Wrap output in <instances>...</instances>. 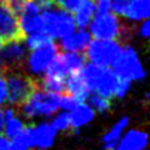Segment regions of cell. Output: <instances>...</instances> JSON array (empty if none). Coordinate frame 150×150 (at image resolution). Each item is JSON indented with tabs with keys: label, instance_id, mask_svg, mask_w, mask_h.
Returning a JSON list of instances; mask_svg holds the SVG:
<instances>
[{
	"label": "cell",
	"instance_id": "obj_12",
	"mask_svg": "<svg viewBox=\"0 0 150 150\" xmlns=\"http://www.w3.org/2000/svg\"><path fill=\"white\" fill-rule=\"evenodd\" d=\"M56 137V130L51 123H40L33 126V142L34 148L48 149L54 144Z\"/></svg>",
	"mask_w": 150,
	"mask_h": 150
},
{
	"label": "cell",
	"instance_id": "obj_21",
	"mask_svg": "<svg viewBox=\"0 0 150 150\" xmlns=\"http://www.w3.org/2000/svg\"><path fill=\"white\" fill-rule=\"evenodd\" d=\"M25 44L30 50L36 49L39 46H43L45 44L53 41V38H51L46 31H36V33H31V34L26 35L25 38Z\"/></svg>",
	"mask_w": 150,
	"mask_h": 150
},
{
	"label": "cell",
	"instance_id": "obj_5",
	"mask_svg": "<svg viewBox=\"0 0 150 150\" xmlns=\"http://www.w3.org/2000/svg\"><path fill=\"white\" fill-rule=\"evenodd\" d=\"M111 67L112 71L119 78L130 81L143 80L146 75L137 51L131 46H121V50L114 59Z\"/></svg>",
	"mask_w": 150,
	"mask_h": 150
},
{
	"label": "cell",
	"instance_id": "obj_36",
	"mask_svg": "<svg viewBox=\"0 0 150 150\" xmlns=\"http://www.w3.org/2000/svg\"><path fill=\"white\" fill-rule=\"evenodd\" d=\"M4 44H5V41L3 40V38H1V36H0V49L3 48V45H4Z\"/></svg>",
	"mask_w": 150,
	"mask_h": 150
},
{
	"label": "cell",
	"instance_id": "obj_18",
	"mask_svg": "<svg viewBox=\"0 0 150 150\" xmlns=\"http://www.w3.org/2000/svg\"><path fill=\"white\" fill-rule=\"evenodd\" d=\"M74 13L75 25L85 29L90 23L93 15L95 14V4H94L93 0H83L79 8Z\"/></svg>",
	"mask_w": 150,
	"mask_h": 150
},
{
	"label": "cell",
	"instance_id": "obj_16",
	"mask_svg": "<svg viewBox=\"0 0 150 150\" xmlns=\"http://www.w3.org/2000/svg\"><path fill=\"white\" fill-rule=\"evenodd\" d=\"M129 124V119L126 116H123L121 119H119L116 123L109 129V131L103 135L101 142H103V146L105 149H116L119 139L121 138L124 130L126 129V126Z\"/></svg>",
	"mask_w": 150,
	"mask_h": 150
},
{
	"label": "cell",
	"instance_id": "obj_22",
	"mask_svg": "<svg viewBox=\"0 0 150 150\" xmlns=\"http://www.w3.org/2000/svg\"><path fill=\"white\" fill-rule=\"evenodd\" d=\"M23 129H24V124H23L20 118L16 116V114L10 116V118H8V119H4L3 130L5 131V137L8 139L14 138L16 134L20 133Z\"/></svg>",
	"mask_w": 150,
	"mask_h": 150
},
{
	"label": "cell",
	"instance_id": "obj_10",
	"mask_svg": "<svg viewBox=\"0 0 150 150\" xmlns=\"http://www.w3.org/2000/svg\"><path fill=\"white\" fill-rule=\"evenodd\" d=\"M0 36L5 41L23 40L19 18L5 3H0Z\"/></svg>",
	"mask_w": 150,
	"mask_h": 150
},
{
	"label": "cell",
	"instance_id": "obj_35",
	"mask_svg": "<svg viewBox=\"0 0 150 150\" xmlns=\"http://www.w3.org/2000/svg\"><path fill=\"white\" fill-rule=\"evenodd\" d=\"M3 126H4V116H3V111L0 110V133L3 131Z\"/></svg>",
	"mask_w": 150,
	"mask_h": 150
},
{
	"label": "cell",
	"instance_id": "obj_24",
	"mask_svg": "<svg viewBox=\"0 0 150 150\" xmlns=\"http://www.w3.org/2000/svg\"><path fill=\"white\" fill-rule=\"evenodd\" d=\"M51 125L54 126V129L56 131H67L69 129H71V125H70V118L69 114L67 111L60 112L55 116L51 121Z\"/></svg>",
	"mask_w": 150,
	"mask_h": 150
},
{
	"label": "cell",
	"instance_id": "obj_19",
	"mask_svg": "<svg viewBox=\"0 0 150 150\" xmlns=\"http://www.w3.org/2000/svg\"><path fill=\"white\" fill-rule=\"evenodd\" d=\"M34 148V142H33V126H24L20 133L16 134L14 138L10 139L9 149L13 150H25Z\"/></svg>",
	"mask_w": 150,
	"mask_h": 150
},
{
	"label": "cell",
	"instance_id": "obj_26",
	"mask_svg": "<svg viewBox=\"0 0 150 150\" xmlns=\"http://www.w3.org/2000/svg\"><path fill=\"white\" fill-rule=\"evenodd\" d=\"M51 1L60 9H64L69 13H74L79 8L83 0H51Z\"/></svg>",
	"mask_w": 150,
	"mask_h": 150
},
{
	"label": "cell",
	"instance_id": "obj_1",
	"mask_svg": "<svg viewBox=\"0 0 150 150\" xmlns=\"http://www.w3.org/2000/svg\"><path fill=\"white\" fill-rule=\"evenodd\" d=\"M80 74L90 93H96L109 99L114 96L119 76L108 67H100L93 63L84 64Z\"/></svg>",
	"mask_w": 150,
	"mask_h": 150
},
{
	"label": "cell",
	"instance_id": "obj_6",
	"mask_svg": "<svg viewBox=\"0 0 150 150\" xmlns=\"http://www.w3.org/2000/svg\"><path fill=\"white\" fill-rule=\"evenodd\" d=\"M44 19V30L54 39H60L75 30V20L71 13L64 9L46 8L41 13Z\"/></svg>",
	"mask_w": 150,
	"mask_h": 150
},
{
	"label": "cell",
	"instance_id": "obj_30",
	"mask_svg": "<svg viewBox=\"0 0 150 150\" xmlns=\"http://www.w3.org/2000/svg\"><path fill=\"white\" fill-rule=\"evenodd\" d=\"M8 96V88H6V81L5 76L3 73H0V105H3L6 101Z\"/></svg>",
	"mask_w": 150,
	"mask_h": 150
},
{
	"label": "cell",
	"instance_id": "obj_32",
	"mask_svg": "<svg viewBox=\"0 0 150 150\" xmlns=\"http://www.w3.org/2000/svg\"><path fill=\"white\" fill-rule=\"evenodd\" d=\"M110 4H111V0H98L95 5V11L96 13L110 11Z\"/></svg>",
	"mask_w": 150,
	"mask_h": 150
},
{
	"label": "cell",
	"instance_id": "obj_14",
	"mask_svg": "<svg viewBox=\"0 0 150 150\" xmlns=\"http://www.w3.org/2000/svg\"><path fill=\"white\" fill-rule=\"evenodd\" d=\"M65 91L76 98L79 101H85L88 95L90 94V90L86 86L80 71L68 75V79L65 80Z\"/></svg>",
	"mask_w": 150,
	"mask_h": 150
},
{
	"label": "cell",
	"instance_id": "obj_15",
	"mask_svg": "<svg viewBox=\"0 0 150 150\" xmlns=\"http://www.w3.org/2000/svg\"><path fill=\"white\" fill-rule=\"evenodd\" d=\"M95 110L90 105L84 104V101H80L70 110L69 118H70V125L73 129H79L81 126H85L94 119Z\"/></svg>",
	"mask_w": 150,
	"mask_h": 150
},
{
	"label": "cell",
	"instance_id": "obj_27",
	"mask_svg": "<svg viewBox=\"0 0 150 150\" xmlns=\"http://www.w3.org/2000/svg\"><path fill=\"white\" fill-rule=\"evenodd\" d=\"M130 84H131L130 80H126V79L119 78V81H118V85H116L114 96H118V98L125 96V94L130 90Z\"/></svg>",
	"mask_w": 150,
	"mask_h": 150
},
{
	"label": "cell",
	"instance_id": "obj_23",
	"mask_svg": "<svg viewBox=\"0 0 150 150\" xmlns=\"http://www.w3.org/2000/svg\"><path fill=\"white\" fill-rule=\"evenodd\" d=\"M88 101H89V105H90L94 110L99 111V112H105L110 109L111 106V101L109 98H105L103 95H99L96 93H91L88 95Z\"/></svg>",
	"mask_w": 150,
	"mask_h": 150
},
{
	"label": "cell",
	"instance_id": "obj_11",
	"mask_svg": "<svg viewBox=\"0 0 150 150\" xmlns=\"http://www.w3.org/2000/svg\"><path fill=\"white\" fill-rule=\"evenodd\" d=\"M60 46L65 51H83L91 41V34L85 29L80 28L78 31H71L70 34L60 38Z\"/></svg>",
	"mask_w": 150,
	"mask_h": 150
},
{
	"label": "cell",
	"instance_id": "obj_2",
	"mask_svg": "<svg viewBox=\"0 0 150 150\" xmlns=\"http://www.w3.org/2000/svg\"><path fill=\"white\" fill-rule=\"evenodd\" d=\"M89 28L90 34L95 39H110V40H124L129 34V28L119 20L116 14L96 13L93 15Z\"/></svg>",
	"mask_w": 150,
	"mask_h": 150
},
{
	"label": "cell",
	"instance_id": "obj_34",
	"mask_svg": "<svg viewBox=\"0 0 150 150\" xmlns=\"http://www.w3.org/2000/svg\"><path fill=\"white\" fill-rule=\"evenodd\" d=\"M33 1H35L36 4H39V5L43 8V9H46L53 5V1L51 0H33Z\"/></svg>",
	"mask_w": 150,
	"mask_h": 150
},
{
	"label": "cell",
	"instance_id": "obj_8",
	"mask_svg": "<svg viewBox=\"0 0 150 150\" xmlns=\"http://www.w3.org/2000/svg\"><path fill=\"white\" fill-rule=\"evenodd\" d=\"M84 64H85V56L79 51H65L54 56L45 73L64 79L69 74L80 71Z\"/></svg>",
	"mask_w": 150,
	"mask_h": 150
},
{
	"label": "cell",
	"instance_id": "obj_29",
	"mask_svg": "<svg viewBox=\"0 0 150 150\" xmlns=\"http://www.w3.org/2000/svg\"><path fill=\"white\" fill-rule=\"evenodd\" d=\"M26 1L28 0H6L5 4L19 16L21 14V11L24 10Z\"/></svg>",
	"mask_w": 150,
	"mask_h": 150
},
{
	"label": "cell",
	"instance_id": "obj_3",
	"mask_svg": "<svg viewBox=\"0 0 150 150\" xmlns=\"http://www.w3.org/2000/svg\"><path fill=\"white\" fill-rule=\"evenodd\" d=\"M59 94L50 93L36 86L29 98L20 105L21 112L26 118L50 116L59 109Z\"/></svg>",
	"mask_w": 150,
	"mask_h": 150
},
{
	"label": "cell",
	"instance_id": "obj_17",
	"mask_svg": "<svg viewBox=\"0 0 150 150\" xmlns=\"http://www.w3.org/2000/svg\"><path fill=\"white\" fill-rule=\"evenodd\" d=\"M150 0H129L123 15L129 20L140 21L149 18Z\"/></svg>",
	"mask_w": 150,
	"mask_h": 150
},
{
	"label": "cell",
	"instance_id": "obj_7",
	"mask_svg": "<svg viewBox=\"0 0 150 150\" xmlns=\"http://www.w3.org/2000/svg\"><path fill=\"white\" fill-rule=\"evenodd\" d=\"M86 58L90 63L100 67H110L121 50V44L116 40L96 39L86 46Z\"/></svg>",
	"mask_w": 150,
	"mask_h": 150
},
{
	"label": "cell",
	"instance_id": "obj_20",
	"mask_svg": "<svg viewBox=\"0 0 150 150\" xmlns=\"http://www.w3.org/2000/svg\"><path fill=\"white\" fill-rule=\"evenodd\" d=\"M38 86L43 90L55 93V94H63L65 91V80L63 78H58L54 75H48L45 74V76L40 80L36 79Z\"/></svg>",
	"mask_w": 150,
	"mask_h": 150
},
{
	"label": "cell",
	"instance_id": "obj_37",
	"mask_svg": "<svg viewBox=\"0 0 150 150\" xmlns=\"http://www.w3.org/2000/svg\"><path fill=\"white\" fill-rule=\"evenodd\" d=\"M6 1V0H0V3H5Z\"/></svg>",
	"mask_w": 150,
	"mask_h": 150
},
{
	"label": "cell",
	"instance_id": "obj_28",
	"mask_svg": "<svg viewBox=\"0 0 150 150\" xmlns=\"http://www.w3.org/2000/svg\"><path fill=\"white\" fill-rule=\"evenodd\" d=\"M129 0H111L110 4V10L116 15H123L126 6H128Z\"/></svg>",
	"mask_w": 150,
	"mask_h": 150
},
{
	"label": "cell",
	"instance_id": "obj_25",
	"mask_svg": "<svg viewBox=\"0 0 150 150\" xmlns=\"http://www.w3.org/2000/svg\"><path fill=\"white\" fill-rule=\"evenodd\" d=\"M78 103H80V101H79L76 98H74L73 95L68 94V93L60 95V98H59V108L65 110V111H70L75 105L78 104Z\"/></svg>",
	"mask_w": 150,
	"mask_h": 150
},
{
	"label": "cell",
	"instance_id": "obj_33",
	"mask_svg": "<svg viewBox=\"0 0 150 150\" xmlns=\"http://www.w3.org/2000/svg\"><path fill=\"white\" fill-rule=\"evenodd\" d=\"M9 144H10V140L6 137H3L0 135V150H6L9 149Z\"/></svg>",
	"mask_w": 150,
	"mask_h": 150
},
{
	"label": "cell",
	"instance_id": "obj_9",
	"mask_svg": "<svg viewBox=\"0 0 150 150\" xmlns=\"http://www.w3.org/2000/svg\"><path fill=\"white\" fill-rule=\"evenodd\" d=\"M58 45L54 44L53 41L43 46H39L36 49H33L26 60L28 71L33 75H38V76L44 74L49 64L51 63V60L58 54Z\"/></svg>",
	"mask_w": 150,
	"mask_h": 150
},
{
	"label": "cell",
	"instance_id": "obj_31",
	"mask_svg": "<svg viewBox=\"0 0 150 150\" xmlns=\"http://www.w3.org/2000/svg\"><path fill=\"white\" fill-rule=\"evenodd\" d=\"M139 35L143 36L144 39H148L149 38V35H150V21H149V18L144 19L143 23L140 24V26H139Z\"/></svg>",
	"mask_w": 150,
	"mask_h": 150
},
{
	"label": "cell",
	"instance_id": "obj_4",
	"mask_svg": "<svg viewBox=\"0 0 150 150\" xmlns=\"http://www.w3.org/2000/svg\"><path fill=\"white\" fill-rule=\"evenodd\" d=\"M3 74L8 88L6 100L13 106H20L38 86L36 79L30 78L21 69L8 70Z\"/></svg>",
	"mask_w": 150,
	"mask_h": 150
},
{
	"label": "cell",
	"instance_id": "obj_13",
	"mask_svg": "<svg viewBox=\"0 0 150 150\" xmlns=\"http://www.w3.org/2000/svg\"><path fill=\"white\" fill-rule=\"evenodd\" d=\"M148 145V134L145 131L133 129L129 130L123 138L119 139L118 150H142Z\"/></svg>",
	"mask_w": 150,
	"mask_h": 150
}]
</instances>
